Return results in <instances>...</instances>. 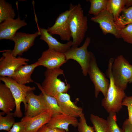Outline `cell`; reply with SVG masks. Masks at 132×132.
Returning a JSON list of instances; mask_svg holds the SVG:
<instances>
[{
	"mask_svg": "<svg viewBox=\"0 0 132 132\" xmlns=\"http://www.w3.org/2000/svg\"><path fill=\"white\" fill-rule=\"evenodd\" d=\"M114 60L113 58L109 60L106 71L107 76L110 79V84L106 96L101 101V104L109 113L119 111L122 107V103L126 96L124 90L115 84L112 77V66Z\"/></svg>",
	"mask_w": 132,
	"mask_h": 132,
	"instance_id": "obj_1",
	"label": "cell"
},
{
	"mask_svg": "<svg viewBox=\"0 0 132 132\" xmlns=\"http://www.w3.org/2000/svg\"><path fill=\"white\" fill-rule=\"evenodd\" d=\"M88 21L80 4L76 5L68 19L73 39L72 46H78L83 41L88 28Z\"/></svg>",
	"mask_w": 132,
	"mask_h": 132,
	"instance_id": "obj_2",
	"label": "cell"
},
{
	"mask_svg": "<svg viewBox=\"0 0 132 132\" xmlns=\"http://www.w3.org/2000/svg\"><path fill=\"white\" fill-rule=\"evenodd\" d=\"M61 75H64V72L60 67L47 69L44 73V79L41 85L46 94L55 98L60 93H67L70 87L69 84L66 85L58 78Z\"/></svg>",
	"mask_w": 132,
	"mask_h": 132,
	"instance_id": "obj_3",
	"label": "cell"
},
{
	"mask_svg": "<svg viewBox=\"0 0 132 132\" xmlns=\"http://www.w3.org/2000/svg\"><path fill=\"white\" fill-rule=\"evenodd\" d=\"M0 80L9 88L15 100L16 107L13 113L14 117L21 118L23 114L21 108V104L22 102L24 104L25 111L28 106L26 98L27 93L35 90V87L19 84L11 77L0 76Z\"/></svg>",
	"mask_w": 132,
	"mask_h": 132,
	"instance_id": "obj_4",
	"label": "cell"
},
{
	"mask_svg": "<svg viewBox=\"0 0 132 132\" xmlns=\"http://www.w3.org/2000/svg\"><path fill=\"white\" fill-rule=\"evenodd\" d=\"M112 72L115 85L124 90L132 78V65L123 55H120L114 59Z\"/></svg>",
	"mask_w": 132,
	"mask_h": 132,
	"instance_id": "obj_5",
	"label": "cell"
},
{
	"mask_svg": "<svg viewBox=\"0 0 132 132\" xmlns=\"http://www.w3.org/2000/svg\"><path fill=\"white\" fill-rule=\"evenodd\" d=\"M91 42V39L87 37L83 45L81 47L72 46L64 54L67 61L72 59L76 61L80 66L82 73L85 76H87L89 66L91 52L87 48Z\"/></svg>",
	"mask_w": 132,
	"mask_h": 132,
	"instance_id": "obj_6",
	"label": "cell"
},
{
	"mask_svg": "<svg viewBox=\"0 0 132 132\" xmlns=\"http://www.w3.org/2000/svg\"><path fill=\"white\" fill-rule=\"evenodd\" d=\"M88 73L94 85L95 97H98L100 92L102 93L104 97H105L109 87L110 81L99 68L96 57L92 52Z\"/></svg>",
	"mask_w": 132,
	"mask_h": 132,
	"instance_id": "obj_7",
	"label": "cell"
},
{
	"mask_svg": "<svg viewBox=\"0 0 132 132\" xmlns=\"http://www.w3.org/2000/svg\"><path fill=\"white\" fill-rule=\"evenodd\" d=\"M28 59L20 56H13L11 50H5L0 59V76L11 77L16 70L20 67L28 64Z\"/></svg>",
	"mask_w": 132,
	"mask_h": 132,
	"instance_id": "obj_8",
	"label": "cell"
},
{
	"mask_svg": "<svg viewBox=\"0 0 132 132\" xmlns=\"http://www.w3.org/2000/svg\"><path fill=\"white\" fill-rule=\"evenodd\" d=\"M76 6L71 4L68 9L59 14L53 25L47 29L50 34L58 35L62 40L68 42L70 41L71 35L68 19L71 12Z\"/></svg>",
	"mask_w": 132,
	"mask_h": 132,
	"instance_id": "obj_9",
	"label": "cell"
},
{
	"mask_svg": "<svg viewBox=\"0 0 132 132\" xmlns=\"http://www.w3.org/2000/svg\"><path fill=\"white\" fill-rule=\"evenodd\" d=\"M40 34L39 31L33 34L17 32L10 40L14 43V47L11 50L12 55L15 57L22 55L34 45L35 38Z\"/></svg>",
	"mask_w": 132,
	"mask_h": 132,
	"instance_id": "obj_10",
	"label": "cell"
},
{
	"mask_svg": "<svg viewBox=\"0 0 132 132\" xmlns=\"http://www.w3.org/2000/svg\"><path fill=\"white\" fill-rule=\"evenodd\" d=\"M91 21L99 24V27L103 34L110 33L117 38H120V29L117 25L113 16L106 9L90 19Z\"/></svg>",
	"mask_w": 132,
	"mask_h": 132,
	"instance_id": "obj_11",
	"label": "cell"
},
{
	"mask_svg": "<svg viewBox=\"0 0 132 132\" xmlns=\"http://www.w3.org/2000/svg\"><path fill=\"white\" fill-rule=\"evenodd\" d=\"M26 98L28 106L25 111L24 117H33L49 110L42 92L39 95H37L34 93L33 91L29 92L27 93Z\"/></svg>",
	"mask_w": 132,
	"mask_h": 132,
	"instance_id": "obj_12",
	"label": "cell"
},
{
	"mask_svg": "<svg viewBox=\"0 0 132 132\" xmlns=\"http://www.w3.org/2000/svg\"><path fill=\"white\" fill-rule=\"evenodd\" d=\"M64 54L48 49L43 51L36 62L47 69L60 67L67 61Z\"/></svg>",
	"mask_w": 132,
	"mask_h": 132,
	"instance_id": "obj_13",
	"label": "cell"
},
{
	"mask_svg": "<svg viewBox=\"0 0 132 132\" xmlns=\"http://www.w3.org/2000/svg\"><path fill=\"white\" fill-rule=\"evenodd\" d=\"M53 115L50 110L32 117H24L21 120L25 125L24 132H38L43 125L47 124Z\"/></svg>",
	"mask_w": 132,
	"mask_h": 132,
	"instance_id": "obj_14",
	"label": "cell"
},
{
	"mask_svg": "<svg viewBox=\"0 0 132 132\" xmlns=\"http://www.w3.org/2000/svg\"><path fill=\"white\" fill-rule=\"evenodd\" d=\"M27 25L25 20H21L19 15L16 19H10L2 22L0 24V40H10L19 29Z\"/></svg>",
	"mask_w": 132,
	"mask_h": 132,
	"instance_id": "obj_15",
	"label": "cell"
},
{
	"mask_svg": "<svg viewBox=\"0 0 132 132\" xmlns=\"http://www.w3.org/2000/svg\"><path fill=\"white\" fill-rule=\"evenodd\" d=\"M55 98L63 114L77 118L83 113L82 108L72 102L70 95L67 93H60Z\"/></svg>",
	"mask_w": 132,
	"mask_h": 132,
	"instance_id": "obj_16",
	"label": "cell"
},
{
	"mask_svg": "<svg viewBox=\"0 0 132 132\" xmlns=\"http://www.w3.org/2000/svg\"><path fill=\"white\" fill-rule=\"evenodd\" d=\"M38 30L40 33V39L47 44L48 49L64 54L73 45L72 41H68L65 44L62 43L58 41L48 32L47 29L39 27Z\"/></svg>",
	"mask_w": 132,
	"mask_h": 132,
	"instance_id": "obj_17",
	"label": "cell"
},
{
	"mask_svg": "<svg viewBox=\"0 0 132 132\" xmlns=\"http://www.w3.org/2000/svg\"><path fill=\"white\" fill-rule=\"evenodd\" d=\"M78 123L77 118L61 113L53 115L46 125L50 128L62 129L67 132L69 131V125L76 127Z\"/></svg>",
	"mask_w": 132,
	"mask_h": 132,
	"instance_id": "obj_18",
	"label": "cell"
},
{
	"mask_svg": "<svg viewBox=\"0 0 132 132\" xmlns=\"http://www.w3.org/2000/svg\"><path fill=\"white\" fill-rule=\"evenodd\" d=\"M16 107L14 99L9 88L5 84H0V110L6 114Z\"/></svg>",
	"mask_w": 132,
	"mask_h": 132,
	"instance_id": "obj_19",
	"label": "cell"
},
{
	"mask_svg": "<svg viewBox=\"0 0 132 132\" xmlns=\"http://www.w3.org/2000/svg\"><path fill=\"white\" fill-rule=\"evenodd\" d=\"M39 66L36 62L30 65L22 66L16 70L11 77L21 84L33 82L34 81L31 78V75L34 69Z\"/></svg>",
	"mask_w": 132,
	"mask_h": 132,
	"instance_id": "obj_20",
	"label": "cell"
},
{
	"mask_svg": "<svg viewBox=\"0 0 132 132\" xmlns=\"http://www.w3.org/2000/svg\"><path fill=\"white\" fill-rule=\"evenodd\" d=\"M125 0H108L106 10L113 15L116 21L125 8Z\"/></svg>",
	"mask_w": 132,
	"mask_h": 132,
	"instance_id": "obj_21",
	"label": "cell"
},
{
	"mask_svg": "<svg viewBox=\"0 0 132 132\" xmlns=\"http://www.w3.org/2000/svg\"><path fill=\"white\" fill-rule=\"evenodd\" d=\"M37 87L43 94L49 110L52 112L53 115L63 114L58 105L56 99L55 97L46 94L43 89L41 85L35 82Z\"/></svg>",
	"mask_w": 132,
	"mask_h": 132,
	"instance_id": "obj_22",
	"label": "cell"
},
{
	"mask_svg": "<svg viewBox=\"0 0 132 132\" xmlns=\"http://www.w3.org/2000/svg\"><path fill=\"white\" fill-rule=\"evenodd\" d=\"M15 13L11 4L5 0H0V23L14 19Z\"/></svg>",
	"mask_w": 132,
	"mask_h": 132,
	"instance_id": "obj_23",
	"label": "cell"
},
{
	"mask_svg": "<svg viewBox=\"0 0 132 132\" xmlns=\"http://www.w3.org/2000/svg\"><path fill=\"white\" fill-rule=\"evenodd\" d=\"M115 22L120 29L128 24H132V6L124 9Z\"/></svg>",
	"mask_w": 132,
	"mask_h": 132,
	"instance_id": "obj_24",
	"label": "cell"
},
{
	"mask_svg": "<svg viewBox=\"0 0 132 132\" xmlns=\"http://www.w3.org/2000/svg\"><path fill=\"white\" fill-rule=\"evenodd\" d=\"M107 0H88L86 1L90 3V6L88 13L97 15L106 9Z\"/></svg>",
	"mask_w": 132,
	"mask_h": 132,
	"instance_id": "obj_25",
	"label": "cell"
},
{
	"mask_svg": "<svg viewBox=\"0 0 132 132\" xmlns=\"http://www.w3.org/2000/svg\"><path fill=\"white\" fill-rule=\"evenodd\" d=\"M90 119L95 132H107V120L93 114H91Z\"/></svg>",
	"mask_w": 132,
	"mask_h": 132,
	"instance_id": "obj_26",
	"label": "cell"
},
{
	"mask_svg": "<svg viewBox=\"0 0 132 132\" xmlns=\"http://www.w3.org/2000/svg\"><path fill=\"white\" fill-rule=\"evenodd\" d=\"M0 113V130L9 131L15 122L13 113L11 112L3 116Z\"/></svg>",
	"mask_w": 132,
	"mask_h": 132,
	"instance_id": "obj_27",
	"label": "cell"
},
{
	"mask_svg": "<svg viewBox=\"0 0 132 132\" xmlns=\"http://www.w3.org/2000/svg\"><path fill=\"white\" fill-rule=\"evenodd\" d=\"M107 121L108 124L107 132H124L123 129L120 128L117 123L116 112L109 113Z\"/></svg>",
	"mask_w": 132,
	"mask_h": 132,
	"instance_id": "obj_28",
	"label": "cell"
},
{
	"mask_svg": "<svg viewBox=\"0 0 132 132\" xmlns=\"http://www.w3.org/2000/svg\"><path fill=\"white\" fill-rule=\"evenodd\" d=\"M120 38L125 42L132 44V24H128L121 29Z\"/></svg>",
	"mask_w": 132,
	"mask_h": 132,
	"instance_id": "obj_29",
	"label": "cell"
},
{
	"mask_svg": "<svg viewBox=\"0 0 132 132\" xmlns=\"http://www.w3.org/2000/svg\"><path fill=\"white\" fill-rule=\"evenodd\" d=\"M79 117L80 119L77 126L78 132H94L93 127L87 124L83 113Z\"/></svg>",
	"mask_w": 132,
	"mask_h": 132,
	"instance_id": "obj_30",
	"label": "cell"
},
{
	"mask_svg": "<svg viewBox=\"0 0 132 132\" xmlns=\"http://www.w3.org/2000/svg\"><path fill=\"white\" fill-rule=\"evenodd\" d=\"M25 128L24 123L21 120L20 121L15 122L8 132H24Z\"/></svg>",
	"mask_w": 132,
	"mask_h": 132,
	"instance_id": "obj_31",
	"label": "cell"
},
{
	"mask_svg": "<svg viewBox=\"0 0 132 132\" xmlns=\"http://www.w3.org/2000/svg\"><path fill=\"white\" fill-rule=\"evenodd\" d=\"M38 132H66L63 130L57 128H51L46 124L42 127Z\"/></svg>",
	"mask_w": 132,
	"mask_h": 132,
	"instance_id": "obj_32",
	"label": "cell"
},
{
	"mask_svg": "<svg viewBox=\"0 0 132 132\" xmlns=\"http://www.w3.org/2000/svg\"><path fill=\"white\" fill-rule=\"evenodd\" d=\"M122 128L124 132H132V124L128 119H126L123 122Z\"/></svg>",
	"mask_w": 132,
	"mask_h": 132,
	"instance_id": "obj_33",
	"label": "cell"
},
{
	"mask_svg": "<svg viewBox=\"0 0 132 132\" xmlns=\"http://www.w3.org/2000/svg\"><path fill=\"white\" fill-rule=\"evenodd\" d=\"M122 105L127 107L129 106H132V96H126L123 99Z\"/></svg>",
	"mask_w": 132,
	"mask_h": 132,
	"instance_id": "obj_34",
	"label": "cell"
},
{
	"mask_svg": "<svg viewBox=\"0 0 132 132\" xmlns=\"http://www.w3.org/2000/svg\"><path fill=\"white\" fill-rule=\"evenodd\" d=\"M129 118L128 120L132 124V106H127Z\"/></svg>",
	"mask_w": 132,
	"mask_h": 132,
	"instance_id": "obj_35",
	"label": "cell"
},
{
	"mask_svg": "<svg viewBox=\"0 0 132 132\" xmlns=\"http://www.w3.org/2000/svg\"><path fill=\"white\" fill-rule=\"evenodd\" d=\"M125 8H127L132 6V0H125Z\"/></svg>",
	"mask_w": 132,
	"mask_h": 132,
	"instance_id": "obj_36",
	"label": "cell"
},
{
	"mask_svg": "<svg viewBox=\"0 0 132 132\" xmlns=\"http://www.w3.org/2000/svg\"><path fill=\"white\" fill-rule=\"evenodd\" d=\"M132 82V78L130 80L129 83H131Z\"/></svg>",
	"mask_w": 132,
	"mask_h": 132,
	"instance_id": "obj_37",
	"label": "cell"
}]
</instances>
